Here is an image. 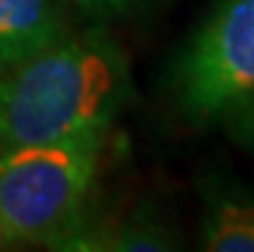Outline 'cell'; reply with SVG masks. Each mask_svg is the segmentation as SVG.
<instances>
[{
	"label": "cell",
	"instance_id": "7a4b0ae2",
	"mask_svg": "<svg viewBox=\"0 0 254 252\" xmlns=\"http://www.w3.org/2000/svg\"><path fill=\"white\" fill-rule=\"evenodd\" d=\"M106 139L0 144V250H54L90 211Z\"/></svg>",
	"mask_w": 254,
	"mask_h": 252
},
{
	"label": "cell",
	"instance_id": "3957f363",
	"mask_svg": "<svg viewBox=\"0 0 254 252\" xmlns=\"http://www.w3.org/2000/svg\"><path fill=\"white\" fill-rule=\"evenodd\" d=\"M254 93V0H221L170 67V98L188 124L211 126Z\"/></svg>",
	"mask_w": 254,
	"mask_h": 252
},
{
	"label": "cell",
	"instance_id": "ba28073f",
	"mask_svg": "<svg viewBox=\"0 0 254 252\" xmlns=\"http://www.w3.org/2000/svg\"><path fill=\"white\" fill-rule=\"evenodd\" d=\"M64 3L82 10V13H90V16H108V13L126 10L136 0H64Z\"/></svg>",
	"mask_w": 254,
	"mask_h": 252
},
{
	"label": "cell",
	"instance_id": "8992f818",
	"mask_svg": "<svg viewBox=\"0 0 254 252\" xmlns=\"http://www.w3.org/2000/svg\"><path fill=\"white\" fill-rule=\"evenodd\" d=\"M64 31L57 0H0V70L31 57Z\"/></svg>",
	"mask_w": 254,
	"mask_h": 252
},
{
	"label": "cell",
	"instance_id": "277c9868",
	"mask_svg": "<svg viewBox=\"0 0 254 252\" xmlns=\"http://www.w3.org/2000/svg\"><path fill=\"white\" fill-rule=\"evenodd\" d=\"M177 234L152 211H136L124 219H95L87 211L54 250L64 252H162L175 250Z\"/></svg>",
	"mask_w": 254,
	"mask_h": 252
},
{
	"label": "cell",
	"instance_id": "5b68a950",
	"mask_svg": "<svg viewBox=\"0 0 254 252\" xmlns=\"http://www.w3.org/2000/svg\"><path fill=\"white\" fill-rule=\"evenodd\" d=\"M200 247L254 252V193L231 177H208L203 188Z\"/></svg>",
	"mask_w": 254,
	"mask_h": 252
},
{
	"label": "cell",
	"instance_id": "6da1fadb",
	"mask_svg": "<svg viewBox=\"0 0 254 252\" xmlns=\"http://www.w3.org/2000/svg\"><path fill=\"white\" fill-rule=\"evenodd\" d=\"M131 95L128 59L103 31H64L0 70V144L108 134Z\"/></svg>",
	"mask_w": 254,
	"mask_h": 252
},
{
	"label": "cell",
	"instance_id": "52a82bcc",
	"mask_svg": "<svg viewBox=\"0 0 254 252\" xmlns=\"http://www.w3.org/2000/svg\"><path fill=\"white\" fill-rule=\"evenodd\" d=\"M229 126L231 137L236 144H242L244 150L254 152V93L242 103V106H236L229 116L226 121H223Z\"/></svg>",
	"mask_w": 254,
	"mask_h": 252
}]
</instances>
